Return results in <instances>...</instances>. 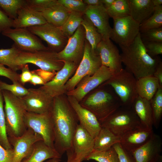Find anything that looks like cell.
<instances>
[{
  "mask_svg": "<svg viewBox=\"0 0 162 162\" xmlns=\"http://www.w3.org/2000/svg\"><path fill=\"white\" fill-rule=\"evenodd\" d=\"M113 147L118 154L119 162H135L131 154L124 149L120 143Z\"/></svg>",
  "mask_w": 162,
  "mask_h": 162,
  "instance_id": "44",
  "label": "cell"
},
{
  "mask_svg": "<svg viewBox=\"0 0 162 162\" xmlns=\"http://www.w3.org/2000/svg\"><path fill=\"white\" fill-rule=\"evenodd\" d=\"M84 14L80 13L70 12L65 22L60 27L63 33L68 38L73 35L81 25Z\"/></svg>",
  "mask_w": 162,
  "mask_h": 162,
  "instance_id": "32",
  "label": "cell"
},
{
  "mask_svg": "<svg viewBox=\"0 0 162 162\" xmlns=\"http://www.w3.org/2000/svg\"><path fill=\"white\" fill-rule=\"evenodd\" d=\"M28 93L21 98L27 112L37 114L50 112L54 98L40 88L28 89Z\"/></svg>",
  "mask_w": 162,
  "mask_h": 162,
  "instance_id": "15",
  "label": "cell"
},
{
  "mask_svg": "<svg viewBox=\"0 0 162 162\" xmlns=\"http://www.w3.org/2000/svg\"><path fill=\"white\" fill-rule=\"evenodd\" d=\"M81 25L85 30L86 40L92 49L96 51L98 45L102 40L101 34L92 22L84 14Z\"/></svg>",
  "mask_w": 162,
  "mask_h": 162,
  "instance_id": "31",
  "label": "cell"
},
{
  "mask_svg": "<svg viewBox=\"0 0 162 162\" xmlns=\"http://www.w3.org/2000/svg\"><path fill=\"white\" fill-rule=\"evenodd\" d=\"M106 9L110 17L112 19L129 16L128 0H115L112 4Z\"/></svg>",
  "mask_w": 162,
  "mask_h": 162,
  "instance_id": "38",
  "label": "cell"
},
{
  "mask_svg": "<svg viewBox=\"0 0 162 162\" xmlns=\"http://www.w3.org/2000/svg\"><path fill=\"white\" fill-rule=\"evenodd\" d=\"M80 104L92 112L100 123L122 106L120 99L109 85L107 88L97 89Z\"/></svg>",
  "mask_w": 162,
  "mask_h": 162,
  "instance_id": "4",
  "label": "cell"
},
{
  "mask_svg": "<svg viewBox=\"0 0 162 162\" xmlns=\"http://www.w3.org/2000/svg\"><path fill=\"white\" fill-rule=\"evenodd\" d=\"M83 1L87 6L103 5L101 0H83Z\"/></svg>",
  "mask_w": 162,
  "mask_h": 162,
  "instance_id": "53",
  "label": "cell"
},
{
  "mask_svg": "<svg viewBox=\"0 0 162 162\" xmlns=\"http://www.w3.org/2000/svg\"><path fill=\"white\" fill-rule=\"evenodd\" d=\"M101 59L96 51L93 50L85 40L84 52L74 76L65 86L66 92L72 90L81 80L86 76L93 75L101 66Z\"/></svg>",
  "mask_w": 162,
  "mask_h": 162,
  "instance_id": "8",
  "label": "cell"
},
{
  "mask_svg": "<svg viewBox=\"0 0 162 162\" xmlns=\"http://www.w3.org/2000/svg\"><path fill=\"white\" fill-rule=\"evenodd\" d=\"M14 156L13 148L6 149L0 144V162H12Z\"/></svg>",
  "mask_w": 162,
  "mask_h": 162,
  "instance_id": "48",
  "label": "cell"
},
{
  "mask_svg": "<svg viewBox=\"0 0 162 162\" xmlns=\"http://www.w3.org/2000/svg\"><path fill=\"white\" fill-rule=\"evenodd\" d=\"M64 63L63 67L57 72L54 78L39 87L53 98L66 93L65 85L78 65L73 62H64Z\"/></svg>",
  "mask_w": 162,
  "mask_h": 162,
  "instance_id": "17",
  "label": "cell"
},
{
  "mask_svg": "<svg viewBox=\"0 0 162 162\" xmlns=\"http://www.w3.org/2000/svg\"><path fill=\"white\" fill-rule=\"evenodd\" d=\"M21 70L22 72L20 74V82L24 86L26 83L29 82L32 77V73L28 64L22 65Z\"/></svg>",
  "mask_w": 162,
  "mask_h": 162,
  "instance_id": "49",
  "label": "cell"
},
{
  "mask_svg": "<svg viewBox=\"0 0 162 162\" xmlns=\"http://www.w3.org/2000/svg\"><path fill=\"white\" fill-rule=\"evenodd\" d=\"M2 91L4 102V110L8 138L20 136L27 129L24 120L27 112L25 105L21 98L8 91Z\"/></svg>",
  "mask_w": 162,
  "mask_h": 162,
  "instance_id": "3",
  "label": "cell"
},
{
  "mask_svg": "<svg viewBox=\"0 0 162 162\" xmlns=\"http://www.w3.org/2000/svg\"><path fill=\"white\" fill-rule=\"evenodd\" d=\"M67 160L66 162H79L76 161L74 158L73 150H68L66 152Z\"/></svg>",
  "mask_w": 162,
  "mask_h": 162,
  "instance_id": "54",
  "label": "cell"
},
{
  "mask_svg": "<svg viewBox=\"0 0 162 162\" xmlns=\"http://www.w3.org/2000/svg\"><path fill=\"white\" fill-rule=\"evenodd\" d=\"M0 76H4L10 80L13 83L20 82V74L9 68L0 63Z\"/></svg>",
  "mask_w": 162,
  "mask_h": 162,
  "instance_id": "45",
  "label": "cell"
},
{
  "mask_svg": "<svg viewBox=\"0 0 162 162\" xmlns=\"http://www.w3.org/2000/svg\"><path fill=\"white\" fill-rule=\"evenodd\" d=\"M150 102L152 113L153 125L158 128L162 116V87H159Z\"/></svg>",
  "mask_w": 162,
  "mask_h": 162,
  "instance_id": "34",
  "label": "cell"
},
{
  "mask_svg": "<svg viewBox=\"0 0 162 162\" xmlns=\"http://www.w3.org/2000/svg\"><path fill=\"white\" fill-rule=\"evenodd\" d=\"M15 64L21 70L23 65L30 63L40 69L50 72H57L64 66V62L58 57V53L50 50L34 52L20 51L15 59Z\"/></svg>",
  "mask_w": 162,
  "mask_h": 162,
  "instance_id": "6",
  "label": "cell"
},
{
  "mask_svg": "<svg viewBox=\"0 0 162 162\" xmlns=\"http://www.w3.org/2000/svg\"><path fill=\"white\" fill-rule=\"evenodd\" d=\"M0 89L10 92L15 96L21 98L26 95L28 93V89L25 88L20 82H14L12 84H8L0 80Z\"/></svg>",
  "mask_w": 162,
  "mask_h": 162,
  "instance_id": "40",
  "label": "cell"
},
{
  "mask_svg": "<svg viewBox=\"0 0 162 162\" xmlns=\"http://www.w3.org/2000/svg\"><path fill=\"white\" fill-rule=\"evenodd\" d=\"M69 12L84 13L87 7L83 0H57Z\"/></svg>",
  "mask_w": 162,
  "mask_h": 162,
  "instance_id": "41",
  "label": "cell"
},
{
  "mask_svg": "<svg viewBox=\"0 0 162 162\" xmlns=\"http://www.w3.org/2000/svg\"><path fill=\"white\" fill-rule=\"evenodd\" d=\"M114 74L109 68L102 65L93 75L84 77L76 88L67 92V94L81 101L88 93L108 80Z\"/></svg>",
  "mask_w": 162,
  "mask_h": 162,
  "instance_id": "13",
  "label": "cell"
},
{
  "mask_svg": "<svg viewBox=\"0 0 162 162\" xmlns=\"http://www.w3.org/2000/svg\"><path fill=\"white\" fill-rule=\"evenodd\" d=\"M67 100L77 116L79 124L94 138L102 128L96 116L91 111L82 106L73 97L68 95Z\"/></svg>",
  "mask_w": 162,
  "mask_h": 162,
  "instance_id": "19",
  "label": "cell"
},
{
  "mask_svg": "<svg viewBox=\"0 0 162 162\" xmlns=\"http://www.w3.org/2000/svg\"><path fill=\"white\" fill-rule=\"evenodd\" d=\"M84 14L97 29L102 40L110 39L112 29L109 22L110 17L103 5L87 6Z\"/></svg>",
  "mask_w": 162,
  "mask_h": 162,
  "instance_id": "22",
  "label": "cell"
},
{
  "mask_svg": "<svg viewBox=\"0 0 162 162\" xmlns=\"http://www.w3.org/2000/svg\"><path fill=\"white\" fill-rule=\"evenodd\" d=\"M119 46L122 51L120 54L122 63L125 66V69L137 80L152 76L161 61L158 56L152 57L147 53L141 39L140 32L129 46Z\"/></svg>",
  "mask_w": 162,
  "mask_h": 162,
  "instance_id": "2",
  "label": "cell"
},
{
  "mask_svg": "<svg viewBox=\"0 0 162 162\" xmlns=\"http://www.w3.org/2000/svg\"><path fill=\"white\" fill-rule=\"evenodd\" d=\"M46 23L45 19L39 12L26 4L19 10L16 18L13 20V27L27 28Z\"/></svg>",
  "mask_w": 162,
  "mask_h": 162,
  "instance_id": "24",
  "label": "cell"
},
{
  "mask_svg": "<svg viewBox=\"0 0 162 162\" xmlns=\"http://www.w3.org/2000/svg\"><path fill=\"white\" fill-rule=\"evenodd\" d=\"M132 107L141 124L148 128L153 129V116L150 101L138 95Z\"/></svg>",
  "mask_w": 162,
  "mask_h": 162,
  "instance_id": "28",
  "label": "cell"
},
{
  "mask_svg": "<svg viewBox=\"0 0 162 162\" xmlns=\"http://www.w3.org/2000/svg\"><path fill=\"white\" fill-rule=\"evenodd\" d=\"M4 99L0 89V144L4 148H12L8 140L6 129L5 119L4 110Z\"/></svg>",
  "mask_w": 162,
  "mask_h": 162,
  "instance_id": "39",
  "label": "cell"
},
{
  "mask_svg": "<svg viewBox=\"0 0 162 162\" xmlns=\"http://www.w3.org/2000/svg\"><path fill=\"white\" fill-rule=\"evenodd\" d=\"M113 20L110 39L119 45L129 46L140 33V24L130 16Z\"/></svg>",
  "mask_w": 162,
  "mask_h": 162,
  "instance_id": "10",
  "label": "cell"
},
{
  "mask_svg": "<svg viewBox=\"0 0 162 162\" xmlns=\"http://www.w3.org/2000/svg\"><path fill=\"white\" fill-rule=\"evenodd\" d=\"M115 135L121 137L142 125L132 107L121 106L100 123Z\"/></svg>",
  "mask_w": 162,
  "mask_h": 162,
  "instance_id": "7",
  "label": "cell"
},
{
  "mask_svg": "<svg viewBox=\"0 0 162 162\" xmlns=\"http://www.w3.org/2000/svg\"><path fill=\"white\" fill-rule=\"evenodd\" d=\"M34 9L41 14L47 22L59 27L65 22L70 13L57 1L48 7Z\"/></svg>",
  "mask_w": 162,
  "mask_h": 162,
  "instance_id": "25",
  "label": "cell"
},
{
  "mask_svg": "<svg viewBox=\"0 0 162 162\" xmlns=\"http://www.w3.org/2000/svg\"><path fill=\"white\" fill-rule=\"evenodd\" d=\"M120 137L112 132L108 129L102 127L94 138V150L101 151L107 150L117 143H120Z\"/></svg>",
  "mask_w": 162,
  "mask_h": 162,
  "instance_id": "30",
  "label": "cell"
},
{
  "mask_svg": "<svg viewBox=\"0 0 162 162\" xmlns=\"http://www.w3.org/2000/svg\"><path fill=\"white\" fill-rule=\"evenodd\" d=\"M61 161L60 158H54L49 159L46 162H60Z\"/></svg>",
  "mask_w": 162,
  "mask_h": 162,
  "instance_id": "57",
  "label": "cell"
},
{
  "mask_svg": "<svg viewBox=\"0 0 162 162\" xmlns=\"http://www.w3.org/2000/svg\"><path fill=\"white\" fill-rule=\"evenodd\" d=\"M140 36L143 42H162V27L150 29L140 33Z\"/></svg>",
  "mask_w": 162,
  "mask_h": 162,
  "instance_id": "42",
  "label": "cell"
},
{
  "mask_svg": "<svg viewBox=\"0 0 162 162\" xmlns=\"http://www.w3.org/2000/svg\"><path fill=\"white\" fill-rule=\"evenodd\" d=\"M85 40V30L81 25L73 35L69 38L64 49L58 53L59 58L64 62L79 65L83 55Z\"/></svg>",
  "mask_w": 162,
  "mask_h": 162,
  "instance_id": "14",
  "label": "cell"
},
{
  "mask_svg": "<svg viewBox=\"0 0 162 162\" xmlns=\"http://www.w3.org/2000/svg\"><path fill=\"white\" fill-rule=\"evenodd\" d=\"M136 81L137 79L132 74L123 68L114 73L102 84L112 87L120 99L122 106L131 107L138 96Z\"/></svg>",
  "mask_w": 162,
  "mask_h": 162,
  "instance_id": "5",
  "label": "cell"
},
{
  "mask_svg": "<svg viewBox=\"0 0 162 162\" xmlns=\"http://www.w3.org/2000/svg\"><path fill=\"white\" fill-rule=\"evenodd\" d=\"M162 27V5L154 7L153 14L140 26V32Z\"/></svg>",
  "mask_w": 162,
  "mask_h": 162,
  "instance_id": "33",
  "label": "cell"
},
{
  "mask_svg": "<svg viewBox=\"0 0 162 162\" xmlns=\"http://www.w3.org/2000/svg\"><path fill=\"white\" fill-rule=\"evenodd\" d=\"M104 7L107 8L110 7L113 4L115 0H101Z\"/></svg>",
  "mask_w": 162,
  "mask_h": 162,
  "instance_id": "55",
  "label": "cell"
},
{
  "mask_svg": "<svg viewBox=\"0 0 162 162\" xmlns=\"http://www.w3.org/2000/svg\"><path fill=\"white\" fill-rule=\"evenodd\" d=\"M152 3L154 7L162 5V0H152Z\"/></svg>",
  "mask_w": 162,
  "mask_h": 162,
  "instance_id": "56",
  "label": "cell"
},
{
  "mask_svg": "<svg viewBox=\"0 0 162 162\" xmlns=\"http://www.w3.org/2000/svg\"><path fill=\"white\" fill-rule=\"evenodd\" d=\"M13 20L9 18L0 8V33L13 27Z\"/></svg>",
  "mask_w": 162,
  "mask_h": 162,
  "instance_id": "47",
  "label": "cell"
},
{
  "mask_svg": "<svg viewBox=\"0 0 162 162\" xmlns=\"http://www.w3.org/2000/svg\"><path fill=\"white\" fill-rule=\"evenodd\" d=\"M154 134L153 129L141 125L121 136L120 143L124 149L131 153L147 142Z\"/></svg>",
  "mask_w": 162,
  "mask_h": 162,
  "instance_id": "23",
  "label": "cell"
},
{
  "mask_svg": "<svg viewBox=\"0 0 162 162\" xmlns=\"http://www.w3.org/2000/svg\"><path fill=\"white\" fill-rule=\"evenodd\" d=\"M34 71L44 80L46 83L51 81L57 72L46 71L40 69L34 70Z\"/></svg>",
  "mask_w": 162,
  "mask_h": 162,
  "instance_id": "50",
  "label": "cell"
},
{
  "mask_svg": "<svg viewBox=\"0 0 162 162\" xmlns=\"http://www.w3.org/2000/svg\"><path fill=\"white\" fill-rule=\"evenodd\" d=\"M57 0H26L28 5L35 9L48 7L56 2Z\"/></svg>",
  "mask_w": 162,
  "mask_h": 162,
  "instance_id": "46",
  "label": "cell"
},
{
  "mask_svg": "<svg viewBox=\"0 0 162 162\" xmlns=\"http://www.w3.org/2000/svg\"><path fill=\"white\" fill-rule=\"evenodd\" d=\"M91 160L98 162H119L118 154L113 146L105 151L94 150L85 158L84 160Z\"/></svg>",
  "mask_w": 162,
  "mask_h": 162,
  "instance_id": "36",
  "label": "cell"
},
{
  "mask_svg": "<svg viewBox=\"0 0 162 162\" xmlns=\"http://www.w3.org/2000/svg\"><path fill=\"white\" fill-rule=\"evenodd\" d=\"M129 16L140 24L149 18L154 10L152 0H128Z\"/></svg>",
  "mask_w": 162,
  "mask_h": 162,
  "instance_id": "26",
  "label": "cell"
},
{
  "mask_svg": "<svg viewBox=\"0 0 162 162\" xmlns=\"http://www.w3.org/2000/svg\"><path fill=\"white\" fill-rule=\"evenodd\" d=\"M26 4V0H0V8L13 20L16 18L19 10Z\"/></svg>",
  "mask_w": 162,
  "mask_h": 162,
  "instance_id": "37",
  "label": "cell"
},
{
  "mask_svg": "<svg viewBox=\"0 0 162 162\" xmlns=\"http://www.w3.org/2000/svg\"><path fill=\"white\" fill-rule=\"evenodd\" d=\"M162 147L160 137L154 133L147 142L131 154L135 162H158Z\"/></svg>",
  "mask_w": 162,
  "mask_h": 162,
  "instance_id": "21",
  "label": "cell"
},
{
  "mask_svg": "<svg viewBox=\"0 0 162 162\" xmlns=\"http://www.w3.org/2000/svg\"><path fill=\"white\" fill-rule=\"evenodd\" d=\"M2 33L12 40L14 44L20 51L33 52L49 50L26 28H10Z\"/></svg>",
  "mask_w": 162,
  "mask_h": 162,
  "instance_id": "12",
  "label": "cell"
},
{
  "mask_svg": "<svg viewBox=\"0 0 162 162\" xmlns=\"http://www.w3.org/2000/svg\"><path fill=\"white\" fill-rule=\"evenodd\" d=\"M24 120L27 128L40 135L46 145L54 148V133L50 112L40 114L27 111Z\"/></svg>",
  "mask_w": 162,
  "mask_h": 162,
  "instance_id": "9",
  "label": "cell"
},
{
  "mask_svg": "<svg viewBox=\"0 0 162 162\" xmlns=\"http://www.w3.org/2000/svg\"><path fill=\"white\" fill-rule=\"evenodd\" d=\"M148 54L152 57L162 54V42H143Z\"/></svg>",
  "mask_w": 162,
  "mask_h": 162,
  "instance_id": "43",
  "label": "cell"
},
{
  "mask_svg": "<svg viewBox=\"0 0 162 162\" xmlns=\"http://www.w3.org/2000/svg\"><path fill=\"white\" fill-rule=\"evenodd\" d=\"M160 86L158 80L153 75L144 77L137 80L138 95L150 101Z\"/></svg>",
  "mask_w": 162,
  "mask_h": 162,
  "instance_id": "29",
  "label": "cell"
},
{
  "mask_svg": "<svg viewBox=\"0 0 162 162\" xmlns=\"http://www.w3.org/2000/svg\"><path fill=\"white\" fill-rule=\"evenodd\" d=\"M96 51L100 57L102 65L109 68L114 73L123 68L119 50L110 39L101 41Z\"/></svg>",
  "mask_w": 162,
  "mask_h": 162,
  "instance_id": "18",
  "label": "cell"
},
{
  "mask_svg": "<svg viewBox=\"0 0 162 162\" xmlns=\"http://www.w3.org/2000/svg\"><path fill=\"white\" fill-rule=\"evenodd\" d=\"M62 95L54 98L50 111L54 133V148L61 156L73 150V138L79 124L74 111Z\"/></svg>",
  "mask_w": 162,
  "mask_h": 162,
  "instance_id": "1",
  "label": "cell"
},
{
  "mask_svg": "<svg viewBox=\"0 0 162 162\" xmlns=\"http://www.w3.org/2000/svg\"><path fill=\"white\" fill-rule=\"evenodd\" d=\"M26 28L45 41L49 50L57 53L64 49L68 40L60 27L47 22Z\"/></svg>",
  "mask_w": 162,
  "mask_h": 162,
  "instance_id": "11",
  "label": "cell"
},
{
  "mask_svg": "<svg viewBox=\"0 0 162 162\" xmlns=\"http://www.w3.org/2000/svg\"><path fill=\"white\" fill-rule=\"evenodd\" d=\"M153 76L158 80L160 86L162 87V62L161 61L154 73Z\"/></svg>",
  "mask_w": 162,
  "mask_h": 162,
  "instance_id": "52",
  "label": "cell"
},
{
  "mask_svg": "<svg viewBox=\"0 0 162 162\" xmlns=\"http://www.w3.org/2000/svg\"><path fill=\"white\" fill-rule=\"evenodd\" d=\"M19 50L14 44L10 48L0 49V63L15 71L20 70L15 63Z\"/></svg>",
  "mask_w": 162,
  "mask_h": 162,
  "instance_id": "35",
  "label": "cell"
},
{
  "mask_svg": "<svg viewBox=\"0 0 162 162\" xmlns=\"http://www.w3.org/2000/svg\"><path fill=\"white\" fill-rule=\"evenodd\" d=\"M8 138L14 150V156L12 162H21L24 158L30 154L36 142L43 140L40 135L28 128H27L24 133L20 136Z\"/></svg>",
  "mask_w": 162,
  "mask_h": 162,
  "instance_id": "16",
  "label": "cell"
},
{
  "mask_svg": "<svg viewBox=\"0 0 162 162\" xmlns=\"http://www.w3.org/2000/svg\"><path fill=\"white\" fill-rule=\"evenodd\" d=\"M61 156L54 148L46 145L43 140L38 141L34 145L32 151L21 162H43L51 158L61 159Z\"/></svg>",
  "mask_w": 162,
  "mask_h": 162,
  "instance_id": "27",
  "label": "cell"
},
{
  "mask_svg": "<svg viewBox=\"0 0 162 162\" xmlns=\"http://www.w3.org/2000/svg\"><path fill=\"white\" fill-rule=\"evenodd\" d=\"M32 77L29 82L32 84L36 86V85H44L46 83L44 80L34 70L31 71Z\"/></svg>",
  "mask_w": 162,
  "mask_h": 162,
  "instance_id": "51",
  "label": "cell"
},
{
  "mask_svg": "<svg viewBox=\"0 0 162 162\" xmlns=\"http://www.w3.org/2000/svg\"><path fill=\"white\" fill-rule=\"evenodd\" d=\"M75 160L82 162L94 150V138L80 124L78 125L72 140Z\"/></svg>",
  "mask_w": 162,
  "mask_h": 162,
  "instance_id": "20",
  "label": "cell"
}]
</instances>
